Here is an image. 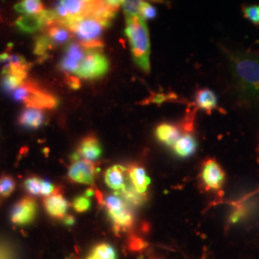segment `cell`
<instances>
[{"label": "cell", "mask_w": 259, "mask_h": 259, "mask_svg": "<svg viewBox=\"0 0 259 259\" xmlns=\"http://www.w3.org/2000/svg\"><path fill=\"white\" fill-rule=\"evenodd\" d=\"M49 37L54 49L59 47H66L72 41L73 35L68 28L61 23H53L42 30Z\"/></svg>", "instance_id": "cell-14"}, {"label": "cell", "mask_w": 259, "mask_h": 259, "mask_svg": "<svg viewBox=\"0 0 259 259\" xmlns=\"http://www.w3.org/2000/svg\"><path fill=\"white\" fill-rule=\"evenodd\" d=\"M103 2L110 8L117 12L121 6H123L124 0H102Z\"/></svg>", "instance_id": "cell-35"}, {"label": "cell", "mask_w": 259, "mask_h": 259, "mask_svg": "<svg viewBox=\"0 0 259 259\" xmlns=\"http://www.w3.org/2000/svg\"><path fill=\"white\" fill-rule=\"evenodd\" d=\"M44 204L47 212L54 219H64L69 206L65 197L59 190L54 194L46 197Z\"/></svg>", "instance_id": "cell-16"}, {"label": "cell", "mask_w": 259, "mask_h": 259, "mask_svg": "<svg viewBox=\"0 0 259 259\" xmlns=\"http://www.w3.org/2000/svg\"><path fill=\"white\" fill-rule=\"evenodd\" d=\"M142 1L143 0H124L122 7L125 13V18L139 16V9Z\"/></svg>", "instance_id": "cell-30"}, {"label": "cell", "mask_w": 259, "mask_h": 259, "mask_svg": "<svg viewBox=\"0 0 259 259\" xmlns=\"http://www.w3.org/2000/svg\"><path fill=\"white\" fill-rule=\"evenodd\" d=\"M99 259H117L116 251L108 243H100L93 247L92 252Z\"/></svg>", "instance_id": "cell-25"}, {"label": "cell", "mask_w": 259, "mask_h": 259, "mask_svg": "<svg viewBox=\"0 0 259 259\" xmlns=\"http://www.w3.org/2000/svg\"><path fill=\"white\" fill-rule=\"evenodd\" d=\"M172 98L176 99V95L175 94H165V93H155L146 100V104H150V103L161 104V103L166 102L169 99H172Z\"/></svg>", "instance_id": "cell-32"}, {"label": "cell", "mask_w": 259, "mask_h": 259, "mask_svg": "<svg viewBox=\"0 0 259 259\" xmlns=\"http://www.w3.org/2000/svg\"><path fill=\"white\" fill-rule=\"evenodd\" d=\"M64 223L66 226H72L75 223V219L71 215H65L64 217Z\"/></svg>", "instance_id": "cell-36"}, {"label": "cell", "mask_w": 259, "mask_h": 259, "mask_svg": "<svg viewBox=\"0 0 259 259\" xmlns=\"http://www.w3.org/2000/svg\"><path fill=\"white\" fill-rule=\"evenodd\" d=\"M15 27L23 34H35L47 27V22L41 14L23 15L15 21Z\"/></svg>", "instance_id": "cell-15"}, {"label": "cell", "mask_w": 259, "mask_h": 259, "mask_svg": "<svg viewBox=\"0 0 259 259\" xmlns=\"http://www.w3.org/2000/svg\"><path fill=\"white\" fill-rule=\"evenodd\" d=\"M66 27L71 31L76 41L81 44L87 50L102 49L104 32L109 28L102 21L91 16L75 19Z\"/></svg>", "instance_id": "cell-4"}, {"label": "cell", "mask_w": 259, "mask_h": 259, "mask_svg": "<svg viewBox=\"0 0 259 259\" xmlns=\"http://www.w3.org/2000/svg\"><path fill=\"white\" fill-rule=\"evenodd\" d=\"M157 15V10L154 5H152L148 1L143 0L140 9H139V16L144 19L145 21L153 20L156 19Z\"/></svg>", "instance_id": "cell-28"}, {"label": "cell", "mask_w": 259, "mask_h": 259, "mask_svg": "<svg viewBox=\"0 0 259 259\" xmlns=\"http://www.w3.org/2000/svg\"><path fill=\"white\" fill-rule=\"evenodd\" d=\"M37 205L33 197H24L15 204L11 210V222L16 226H27L37 216Z\"/></svg>", "instance_id": "cell-11"}, {"label": "cell", "mask_w": 259, "mask_h": 259, "mask_svg": "<svg viewBox=\"0 0 259 259\" xmlns=\"http://www.w3.org/2000/svg\"><path fill=\"white\" fill-rule=\"evenodd\" d=\"M226 174L221 165L213 158L206 159L202 166L201 180L206 190L220 191L225 183Z\"/></svg>", "instance_id": "cell-12"}, {"label": "cell", "mask_w": 259, "mask_h": 259, "mask_svg": "<svg viewBox=\"0 0 259 259\" xmlns=\"http://www.w3.org/2000/svg\"><path fill=\"white\" fill-rule=\"evenodd\" d=\"M42 179L36 176L27 178L24 182V188L28 194L31 196H40Z\"/></svg>", "instance_id": "cell-27"}, {"label": "cell", "mask_w": 259, "mask_h": 259, "mask_svg": "<svg viewBox=\"0 0 259 259\" xmlns=\"http://www.w3.org/2000/svg\"><path fill=\"white\" fill-rule=\"evenodd\" d=\"M31 65H9L3 66L1 71L0 85L7 93L16 91L27 79L28 71Z\"/></svg>", "instance_id": "cell-10"}, {"label": "cell", "mask_w": 259, "mask_h": 259, "mask_svg": "<svg viewBox=\"0 0 259 259\" xmlns=\"http://www.w3.org/2000/svg\"><path fill=\"white\" fill-rule=\"evenodd\" d=\"M72 205L77 212L83 213L88 211L91 208L92 203H91L90 197L85 195H81L75 198Z\"/></svg>", "instance_id": "cell-31"}, {"label": "cell", "mask_w": 259, "mask_h": 259, "mask_svg": "<svg viewBox=\"0 0 259 259\" xmlns=\"http://www.w3.org/2000/svg\"><path fill=\"white\" fill-rule=\"evenodd\" d=\"M149 1H152V2H155V3H159V4H162L165 2V0H149Z\"/></svg>", "instance_id": "cell-37"}, {"label": "cell", "mask_w": 259, "mask_h": 259, "mask_svg": "<svg viewBox=\"0 0 259 259\" xmlns=\"http://www.w3.org/2000/svg\"><path fill=\"white\" fill-rule=\"evenodd\" d=\"M55 50L52 46L49 37H47V34L41 31L39 35L34 38V45H33V53L34 55L37 57L39 61H46L49 57L51 51Z\"/></svg>", "instance_id": "cell-23"}, {"label": "cell", "mask_w": 259, "mask_h": 259, "mask_svg": "<svg viewBox=\"0 0 259 259\" xmlns=\"http://www.w3.org/2000/svg\"><path fill=\"white\" fill-rule=\"evenodd\" d=\"M202 259H205V254H203V257H202Z\"/></svg>", "instance_id": "cell-39"}, {"label": "cell", "mask_w": 259, "mask_h": 259, "mask_svg": "<svg viewBox=\"0 0 259 259\" xmlns=\"http://www.w3.org/2000/svg\"><path fill=\"white\" fill-rule=\"evenodd\" d=\"M126 175L127 169L121 165H112L108 168L105 172L104 180L106 185L115 192H119L123 190L127 183H126Z\"/></svg>", "instance_id": "cell-19"}, {"label": "cell", "mask_w": 259, "mask_h": 259, "mask_svg": "<svg viewBox=\"0 0 259 259\" xmlns=\"http://www.w3.org/2000/svg\"><path fill=\"white\" fill-rule=\"evenodd\" d=\"M195 104L198 109L211 113L218 107V99L216 94L209 89H201L195 95Z\"/></svg>", "instance_id": "cell-20"}, {"label": "cell", "mask_w": 259, "mask_h": 259, "mask_svg": "<svg viewBox=\"0 0 259 259\" xmlns=\"http://www.w3.org/2000/svg\"><path fill=\"white\" fill-rule=\"evenodd\" d=\"M243 16L254 25H259V5L250 4L246 5L242 9Z\"/></svg>", "instance_id": "cell-29"}, {"label": "cell", "mask_w": 259, "mask_h": 259, "mask_svg": "<svg viewBox=\"0 0 259 259\" xmlns=\"http://www.w3.org/2000/svg\"><path fill=\"white\" fill-rule=\"evenodd\" d=\"M97 174L98 168L94 162L83 158H75L68 169L67 178L74 184L93 185Z\"/></svg>", "instance_id": "cell-8"}, {"label": "cell", "mask_w": 259, "mask_h": 259, "mask_svg": "<svg viewBox=\"0 0 259 259\" xmlns=\"http://www.w3.org/2000/svg\"><path fill=\"white\" fill-rule=\"evenodd\" d=\"M66 83L72 90H78L81 85L80 79L73 75H66Z\"/></svg>", "instance_id": "cell-34"}, {"label": "cell", "mask_w": 259, "mask_h": 259, "mask_svg": "<svg viewBox=\"0 0 259 259\" xmlns=\"http://www.w3.org/2000/svg\"><path fill=\"white\" fill-rule=\"evenodd\" d=\"M16 188V182L10 175L0 176V197L7 198L14 192Z\"/></svg>", "instance_id": "cell-26"}, {"label": "cell", "mask_w": 259, "mask_h": 259, "mask_svg": "<svg viewBox=\"0 0 259 259\" xmlns=\"http://www.w3.org/2000/svg\"><path fill=\"white\" fill-rule=\"evenodd\" d=\"M232 83L241 100L259 104V54L224 49Z\"/></svg>", "instance_id": "cell-1"}, {"label": "cell", "mask_w": 259, "mask_h": 259, "mask_svg": "<svg viewBox=\"0 0 259 259\" xmlns=\"http://www.w3.org/2000/svg\"><path fill=\"white\" fill-rule=\"evenodd\" d=\"M125 35L128 38L135 64L144 73H150V35L146 21L140 16L126 18Z\"/></svg>", "instance_id": "cell-2"}, {"label": "cell", "mask_w": 259, "mask_h": 259, "mask_svg": "<svg viewBox=\"0 0 259 259\" xmlns=\"http://www.w3.org/2000/svg\"><path fill=\"white\" fill-rule=\"evenodd\" d=\"M18 122L25 129H39L46 123V113L39 109L25 108L19 113Z\"/></svg>", "instance_id": "cell-18"}, {"label": "cell", "mask_w": 259, "mask_h": 259, "mask_svg": "<svg viewBox=\"0 0 259 259\" xmlns=\"http://www.w3.org/2000/svg\"><path fill=\"white\" fill-rule=\"evenodd\" d=\"M11 94L14 100L24 104L26 108L53 110L60 104L54 93L33 79H26Z\"/></svg>", "instance_id": "cell-3"}, {"label": "cell", "mask_w": 259, "mask_h": 259, "mask_svg": "<svg viewBox=\"0 0 259 259\" xmlns=\"http://www.w3.org/2000/svg\"><path fill=\"white\" fill-rule=\"evenodd\" d=\"M110 69V61L101 49L87 50L79 69L75 76L87 81L99 80L106 76Z\"/></svg>", "instance_id": "cell-6"}, {"label": "cell", "mask_w": 259, "mask_h": 259, "mask_svg": "<svg viewBox=\"0 0 259 259\" xmlns=\"http://www.w3.org/2000/svg\"><path fill=\"white\" fill-rule=\"evenodd\" d=\"M127 173L131 185L135 189V191L138 194L145 197L150 185V178L145 169L143 167L134 164L127 168Z\"/></svg>", "instance_id": "cell-17"}, {"label": "cell", "mask_w": 259, "mask_h": 259, "mask_svg": "<svg viewBox=\"0 0 259 259\" xmlns=\"http://www.w3.org/2000/svg\"><path fill=\"white\" fill-rule=\"evenodd\" d=\"M129 247L130 249L134 251H139V250H143L146 247V243L144 241L141 240L139 237L134 236L130 240Z\"/></svg>", "instance_id": "cell-33"}, {"label": "cell", "mask_w": 259, "mask_h": 259, "mask_svg": "<svg viewBox=\"0 0 259 259\" xmlns=\"http://www.w3.org/2000/svg\"><path fill=\"white\" fill-rule=\"evenodd\" d=\"M89 0H57L52 9L58 23L67 26L71 21L85 16Z\"/></svg>", "instance_id": "cell-7"}, {"label": "cell", "mask_w": 259, "mask_h": 259, "mask_svg": "<svg viewBox=\"0 0 259 259\" xmlns=\"http://www.w3.org/2000/svg\"><path fill=\"white\" fill-rule=\"evenodd\" d=\"M173 151L177 156L181 157H188L192 156L197 149V142L194 137L190 134H185L177 139L173 144Z\"/></svg>", "instance_id": "cell-22"}, {"label": "cell", "mask_w": 259, "mask_h": 259, "mask_svg": "<svg viewBox=\"0 0 259 259\" xmlns=\"http://www.w3.org/2000/svg\"><path fill=\"white\" fill-rule=\"evenodd\" d=\"M102 152V146L99 139L94 135H89L81 140L72 158H83L93 162L100 158Z\"/></svg>", "instance_id": "cell-13"}, {"label": "cell", "mask_w": 259, "mask_h": 259, "mask_svg": "<svg viewBox=\"0 0 259 259\" xmlns=\"http://www.w3.org/2000/svg\"><path fill=\"white\" fill-rule=\"evenodd\" d=\"M101 203L105 205L115 232H126L133 227L135 222L133 209L121 196L116 193L108 195Z\"/></svg>", "instance_id": "cell-5"}, {"label": "cell", "mask_w": 259, "mask_h": 259, "mask_svg": "<svg viewBox=\"0 0 259 259\" xmlns=\"http://www.w3.org/2000/svg\"><path fill=\"white\" fill-rule=\"evenodd\" d=\"M14 8L22 15H37L46 10L41 0H20Z\"/></svg>", "instance_id": "cell-24"}, {"label": "cell", "mask_w": 259, "mask_h": 259, "mask_svg": "<svg viewBox=\"0 0 259 259\" xmlns=\"http://www.w3.org/2000/svg\"><path fill=\"white\" fill-rule=\"evenodd\" d=\"M87 54V49L78 41L72 40L65 48L58 67L65 75L75 76Z\"/></svg>", "instance_id": "cell-9"}, {"label": "cell", "mask_w": 259, "mask_h": 259, "mask_svg": "<svg viewBox=\"0 0 259 259\" xmlns=\"http://www.w3.org/2000/svg\"><path fill=\"white\" fill-rule=\"evenodd\" d=\"M87 259H99L98 257H96L93 253H90V255L87 257Z\"/></svg>", "instance_id": "cell-38"}, {"label": "cell", "mask_w": 259, "mask_h": 259, "mask_svg": "<svg viewBox=\"0 0 259 259\" xmlns=\"http://www.w3.org/2000/svg\"><path fill=\"white\" fill-rule=\"evenodd\" d=\"M156 138L161 143L173 146V144L177 141V139L181 137L180 129L176 125L170 123H161L156 128Z\"/></svg>", "instance_id": "cell-21"}]
</instances>
